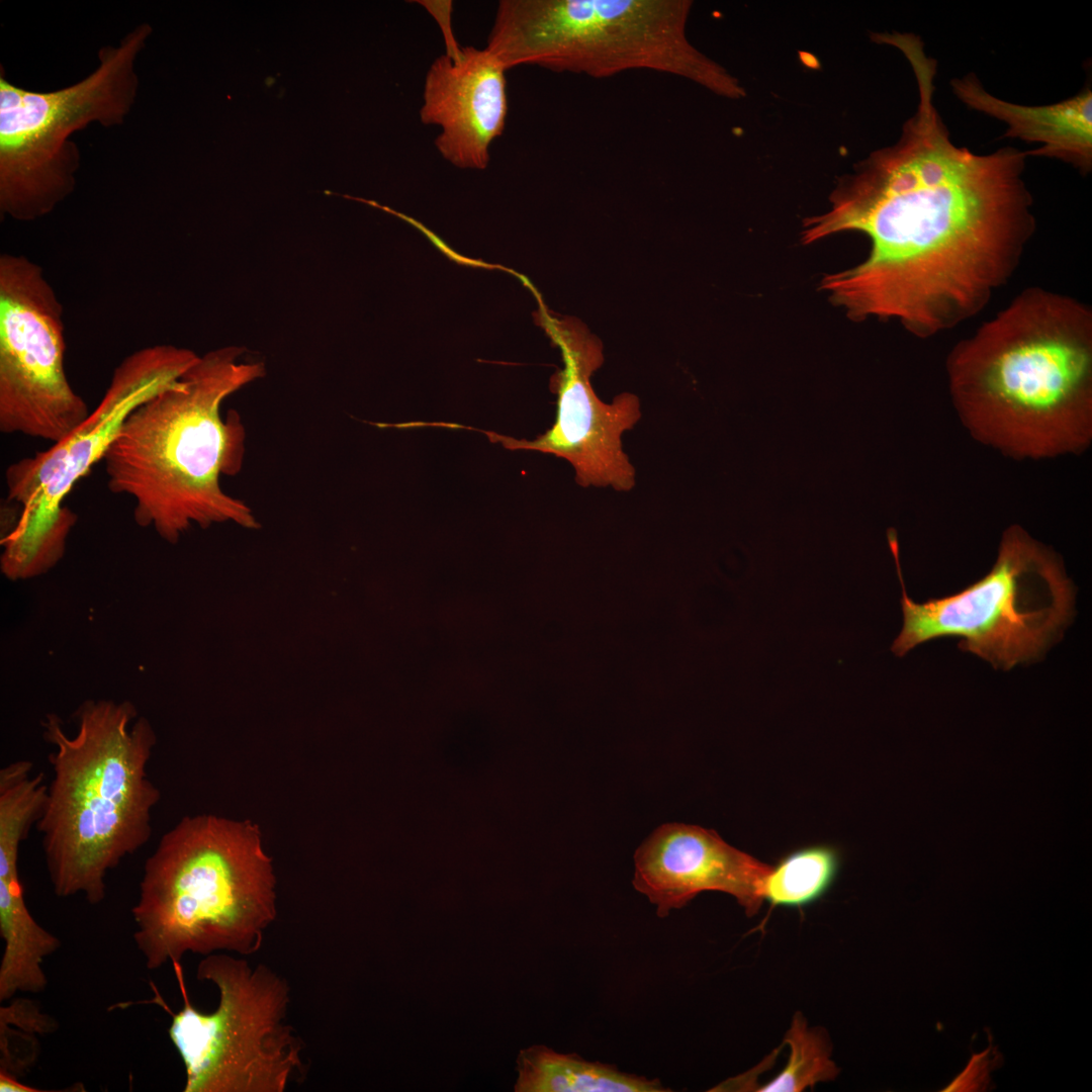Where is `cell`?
I'll list each match as a JSON object with an SVG mask.
<instances>
[{
	"label": "cell",
	"mask_w": 1092,
	"mask_h": 1092,
	"mask_svg": "<svg viewBox=\"0 0 1092 1092\" xmlns=\"http://www.w3.org/2000/svg\"><path fill=\"white\" fill-rule=\"evenodd\" d=\"M918 105L892 147L873 153L807 219L802 242L860 232V264L826 275L821 289L854 321L895 320L919 338L982 310L1015 272L1035 226L1023 181L1027 152L977 155L956 146L934 104L936 62L907 43Z\"/></svg>",
	"instance_id": "6da1fadb"
},
{
	"label": "cell",
	"mask_w": 1092,
	"mask_h": 1092,
	"mask_svg": "<svg viewBox=\"0 0 1092 1092\" xmlns=\"http://www.w3.org/2000/svg\"><path fill=\"white\" fill-rule=\"evenodd\" d=\"M954 410L970 435L1014 459L1085 451L1092 441V311L1028 287L946 359Z\"/></svg>",
	"instance_id": "7a4b0ae2"
},
{
	"label": "cell",
	"mask_w": 1092,
	"mask_h": 1092,
	"mask_svg": "<svg viewBox=\"0 0 1092 1092\" xmlns=\"http://www.w3.org/2000/svg\"><path fill=\"white\" fill-rule=\"evenodd\" d=\"M244 347L199 356L172 386L135 407L103 461L112 493L134 502L133 519L176 543L192 525L254 526L250 508L225 493L220 476L243 466L246 430L240 415L221 416L222 402L265 375L262 362H239Z\"/></svg>",
	"instance_id": "3957f363"
},
{
	"label": "cell",
	"mask_w": 1092,
	"mask_h": 1092,
	"mask_svg": "<svg viewBox=\"0 0 1092 1092\" xmlns=\"http://www.w3.org/2000/svg\"><path fill=\"white\" fill-rule=\"evenodd\" d=\"M74 718V736L56 714L41 722L53 778L36 827L54 893L98 904L107 873L152 836L161 793L148 764L157 734L129 701L86 700Z\"/></svg>",
	"instance_id": "277c9868"
},
{
	"label": "cell",
	"mask_w": 1092,
	"mask_h": 1092,
	"mask_svg": "<svg viewBox=\"0 0 1092 1092\" xmlns=\"http://www.w3.org/2000/svg\"><path fill=\"white\" fill-rule=\"evenodd\" d=\"M275 876L257 826L185 817L147 858L133 938L150 970L187 952H256L276 917Z\"/></svg>",
	"instance_id": "5b68a950"
},
{
	"label": "cell",
	"mask_w": 1092,
	"mask_h": 1092,
	"mask_svg": "<svg viewBox=\"0 0 1092 1092\" xmlns=\"http://www.w3.org/2000/svg\"><path fill=\"white\" fill-rule=\"evenodd\" d=\"M688 0H503L487 50L509 70L536 65L602 78L652 70L728 98L738 80L689 40Z\"/></svg>",
	"instance_id": "8992f818"
},
{
	"label": "cell",
	"mask_w": 1092,
	"mask_h": 1092,
	"mask_svg": "<svg viewBox=\"0 0 1092 1092\" xmlns=\"http://www.w3.org/2000/svg\"><path fill=\"white\" fill-rule=\"evenodd\" d=\"M902 586L903 627L891 650L903 657L917 645L958 637L962 650L1008 670L1038 659L1073 615L1074 590L1055 551L1018 525L1003 534L997 559L960 593L914 602L906 593L898 536L887 534Z\"/></svg>",
	"instance_id": "52a82bcc"
},
{
	"label": "cell",
	"mask_w": 1092,
	"mask_h": 1092,
	"mask_svg": "<svg viewBox=\"0 0 1092 1092\" xmlns=\"http://www.w3.org/2000/svg\"><path fill=\"white\" fill-rule=\"evenodd\" d=\"M153 32L144 22L98 52L82 80L50 92L9 82L0 67V211L19 221L51 213L75 189L80 152L70 135L92 122L120 125L139 90L136 60Z\"/></svg>",
	"instance_id": "ba28073f"
},
{
	"label": "cell",
	"mask_w": 1092,
	"mask_h": 1092,
	"mask_svg": "<svg viewBox=\"0 0 1092 1092\" xmlns=\"http://www.w3.org/2000/svg\"><path fill=\"white\" fill-rule=\"evenodd\" d=\"M195 352L153 345L127 355L114 369L96 407L63 440L10 464L7 499L19 507L1 538L0 569L10 580L39 576L63 558L77 516L64 505L74 485L104 455L128 415L175 384L198 360Z\"/></svg>",
	"instance_id": "9c48e42d"
},
{
	"label": "cell",
	"mask_w": 1092,
	"mask_h": 1092,
	"mask_svg": "<svg viewBox=\"0 0 1092 1092\" xmlns=\"http://www.w3.org/2000/svg\"><path fill=\"white\" fill-rule=\"evenodd\" d=\"M183 1008L172 1014L169 1037L185 1067V1092H283L304 1072L302 1043L287 1024V981L265 965L211 953L196 977L216 986L214 1011L188 1000L179 964Z\"/></svg>",
	"instance_id": "30bf717a"
},
{
	"label": "cell",
	"mask_w": 1092,
	"mask_h": 1092,
	"mask_svg": "<svg viewBox=\"0 0 1092 1092\" xmlns=\"http://www.w3.org/2000/svg\"><path fill=\"white\" fill-rule=\"evenodd\" d=\"M63 305L41 267L0 256V431L57 443L90 414L65 370Z\"/></svg>",
	"instance_id": "8fae6325"
},
{
	"label": "cell",
	"mask_w": 1092,
	"mask_h": 1092,
	"mask_svg": "<svg viewBox=\"0 0 1092 1092\" xmlns=\"http://www.w3.org/2000/svg\"><path fill=\"white\" fill-rule=\"evenodd\" d=\"M539 302L534 318L561 352L563 368L550 379L557 394L556 418L534 440L516 439L495 432L444 423V428L469 429L509 450L536 451L568 461L582 486L628 491L635 485V469L622 448L621 437L640 420V401L632 393L617 395L611 403L596 394L590 378L604 362L601 341L576 318L549 310L540 294L523 277Z\"/></svg>",
	"instance_id": "7c38bea8"
},
{
	"label": "cell",
	"mask_w": 1092,
	"mask_h": 1092,
	"mask_svg": "<svg viewBox=\"0 0 1092 1092\" xmlns=\"http://www.w3.org/2000/svg\"><path fill=\"white\" fill-rule=\"evenodd\" d=\"M634 866L633 887L662 918L705 891L733 896L753 916L763 902L772 869L733 847L715 830L682 823L655 829L637 848Z\"/></svg>",
	"instance_id": "4fadbf2b"
},
{
	"label": "cell",
	"mask_w": 1092,
	"mask_h": 1092,
	"mask_svg": "<svg viewBox=\"0 0 1092 1092\" xmlns=\"http://www.w3.org/2000/svg\"><path fill=\"white\" fill-rule=\"evenodd\" d=\"M506 68L487 49L466 47L453 60L436 59L428 70L421 120L438 125L441 156L463 169H484L489 147L505 128Z\"/></svg>",
	"instance_id": "5bb4252c"
},
{
	"label": "cell",
	"mask_w": 1092,
	"mask_h": 1092,
	"mask_svg": "<svg viewBox=\"0 0 1092 1092\" xmlns=\"http://www.w3.org/2000/svg\"><path fill=\"white\" fill-rule=\"evenodd\" d=\"M953 93L970 108L1008 125L1005 136L1041 144L1027 155L1057 158L1082 174L1092 167V91L1085 87L1057 103L1027 106L1004 101L987 92L976 76L951 81Z\"/></svg>",
	"instance_id": "9a60e30c"
},
{
	"label": "cell",
	"mask_w": 1092,
	"mask_h": 1092,
	"mask_svg": "<svg viewBox=\"0 0 1092 1092\" xmlns=\"http://www.w3.org/2000/svg\"><path fill=\"white\" fill-rule=\"evenodd\" d=\"M517 1092H667L658 1079L561 1054L545 1045L522 1050L517 1059Z\"/></svg>",
	"instance_id": "2e32d148"
},
{
	"label": "cell",
	"mask_w": 1092,
	"mask_h": 1092,
	"mask_svg": "<svg viewBox=\"0 0 1092 1092\" xmlns=\"http://www.w3.org/2000/svg\"><path fill=\"white\" fill-rule=\"evenodd\" d=\"M0 934L4 941L0 1001L17 992H42L48 985L42 961L60 947L61 941L32 917L20 881H0Z\"/></svg>",
	"instance_id": "e0dca14e"
},
{
	"label": "cell",
	"mask_w": 1092,
	"mask_h": 1092,
	"mask_svg": "<svg viewBox=\"0 0 1092 1092\" xmlns=\"http://www.w3.org/2000/svg\"><path fill=\"white\" fill-rule=\"evenodd\" d=\"M839 867L837 851L828 845L795 850L772 867L763 900L772 906L802 907L819 899L831 886Z\"/></svg>",
	"instance_id": "ac0fdd59"
},
{
	"label": "cell",
	"mask_w": 1092,
	"mask_h": 1092,
	"mask_svg": "<svg viewBox=\"0 0 1092 1092\" xmlns=\"http://www.w3.org/2000/svg\"><path fill=\"white\" fill-rule=\"evenodd\" d=\"M784 1043L790 1046L785 1068L769 1082L755 1085L752 1091L799 1092L837 1076L839 1070L830 1059L831 1046L826 1033L820 1028L809 1027L801 1013L794 1015Z\"/></svg>",
	"instance_id": "d6986e66"
},
{
	"label": "cell",
	"mask_w": 1092,
	"mask_h": 1092,
	"mask_svg": "<svg viewBox=\"0 0 1092 1092\" xmlns=\"http://www.w3.org/2000/svg\"><path fill=\"white\" fill-rule=\"evenodd\" d=\"M1002 1064V1055L990 1040L988 1049L973 1054L966 1068L943 1091H986L991 1083L990 1073Z\"/></svg>",
	"instance_id": "ffe728a7"
},
{
	"label": "cell",
	"mask_w": 1092,
	"mask_h": 1092,
	"mask_svg": "<svg viewBox=\"0 0 1092 1092\" xmlns=\"http://www.w3.org/2000/svg\"><path fill=\"white\" fill-rule=\"evenodd\" d=\"M0 1022L15 1024L27 1033H50L57 1027V1022L42 1014L38 1007L28 1000H16L8 1007H1Z\"/></svg>",
	"instance_id": "44dd1931"
},
{
	"label": "cell",
	"mask_w": 1092,
	"mask_h": 1092,
	"mask_svg": "<svg viewBox=\"0 0 1092 1092\" xmlns=\"http://www.w3.org/2000/svg\"><path fill=\"white\" fill-rule=\"evenodd\" d=\"M418 3L425 7L438 22L445 39V55L453 60L458 59L462 55L463 48L458 44L452 30V2L421 0Z\"/></svg>",
	"instance_id": "7402d4cb"
},
{
	"label": "cell",
	"mask_w": 1092,
	"mask_h": 1092,
	"mask_svg": "<svg viewBox=\"0 0 1092 1092\" xmlns=\"http://www.w3.org/2000/svg\"><path fill=\"white\" fill-rule=\"evenodd\" d=\"M0 1091L1 1092H38L43 1091L37 1088H33L21 1083L15 1076L0 1072Z\"/></svg>",
	"instance_id": "603a6c76"
}]
</instances>
